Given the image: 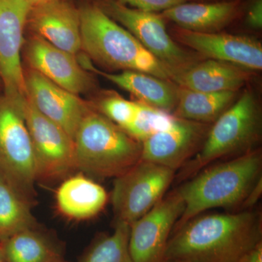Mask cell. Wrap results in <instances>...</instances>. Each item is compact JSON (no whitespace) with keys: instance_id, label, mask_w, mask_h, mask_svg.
I'll use <instances>...</instances> for the list:
<instances>
[{"instance_id":"obj_1","label":"cell","mask_w":262,"mask_h":262,"mask_svg":"<svg viewBox=\"0 0 262 262\" xmlns=\"http://www.w3.org/2000/svg\"><path fill=\"white\" fill-rule=\"evenodd\" d=\"M260 241L261 212L200 214L173 229L165 262H239Z\"/></svg>"},{"instance_id":"obj_2","label":"cell","mask_w":262,"mask_h":262,"mask_svg":"<svg viewBox=\"0 0 262 262\" xmlns=\"http://www.w3.org/2000/svg\"><path fill=\"white\" fill-rule=\"evenodd\" d=\"M261 179L259 148L202 169L177 189L185 207L173 229L212 208L241 211L248 194Z\"/></svg>"},{"instance_id":"obj_3","label":"cell","mask_w":262,"mask_h":262,"mask_svg":"<svg viewBox=\"0 0 262 262\" xmlns=\"http://www.w3.org/2000/svg\"><path fill=\"white\" fill-rule=\"evenodd\" d=\"M79 10L82 50L88 58L108 70L136 71L172 81L170 71L96 3Z\"/></svg>"},{"instance_id":"obj_4","label":"cell","mask_w":262,"mask_h":262,"mask_svg":"<svg viewBox=\"0 0 262 262\" xmlns=\"http://www.w3.org/2000/svg\"><path fill=\"white\" fill-rule=\"evenodd\" d=\"M261 136V105L254 92L246 90L211 124L201 149L179 169L175 179L187 180L216 160L234 158L258 149Z\"/></svg>"},{"instance_id":"obj_5","label":"cell","mask_w":262,"mask_h":262,"mask_svg":"<svg viewBox=\"0 0 262 262\" xmlns=\"http://www.w3.org/2000/svg\"><path fill=\"white\" fill-rule=\"evenodd\" d=\"M74 142L76 168L96 178H116L141 158V143L96 112L86 114Z\"/></svg>"},{"instance_id":"obj_6","label":"cell","mask_w":262,"mask_h":262,"mask_svg":"<svg viewBox=\"0 0 262 262\" xmlns=\"http://www.w3.org/2000/svg\"><path fill=\"white\" fill-rule=\"evenodd\" d=\"M23 107L0 95V175L33 206L37 171Z\"/></svg>"},{"instance_id":"obj_7","label":"cell","mask_w":262,"mask_h":262,"mask_svg":"<svg viewBox=\"0 0 262 262\" xmlns=\"http://www.w3.org/2000/svg\"><path fill=\"white\" fill-rule=\"evenodd\" d=\"M96 3L163 63L173 77L201 61L200 55L189 53L173 40L167 32L166 20L160 13L134 9L115 0H98Z\"/></svg>"},{"instance_id":"obj_8","label":"cell","mask_w":262,"mask_h":262,"mask_svg":"<svg viewBox=\"0 0 262 262\" xmlns=\"http://www.w3.org/2000/svg\"><path fill=\"white\" fill-rule=\"evenodd\" d=\"M172 169L140 160L114 179L111 202L116 222L130 225L166 195L176 178Z\"/></svg>"},{"instance_id":"obj_9","label":"cell","mask_w":262,"mask_h":262,"mask_svg":"<svg viewBox=\"0 0 262 262\" xmlns=\"http://www.w3.org/2000/svg\"><path fill=\"white\" fill-rule=\"evenodd\" d=\"M23 111L32 141L37 182L60 180L77 170L74 139L39 113L27 97Z\"/></svg>"},{"instance_id":"obj_10","label":"cell","mask_w":262,"mask_h":262,"mask_svg":"<svg viewBox=\"0 0 262 262\" xmlns=\"http://www.w3.org/2000/svg\"><path fill=\"white\" fill-rule=\"evenodd\" d=\"M30 9L24 0H0V81L3 95L20 106L27 99L20 52Z\"/></svg>"},{"instance_id":"obj_11","label":"cell","mask_w":262,"mask_h":262,"mask_svg":"<svg viewBox=\"0 0 262 262\" xmlns=\"http://www.w3.org/2000/svg\"><path fill=\"white\" fill-rule=\"evenodd\" d=\"M184 207L176 189L130 224L128 246L134 262H165L169 239Z\"/></svg>"},{"instance_id":"obj_12","label":"cell","mask_w":262,"mask_h":262,"mask_svg":"<svg viewBox=\"0 0 262 262\" xmlns=\"http://www.w3.org/2000/svg\"><path fill=\"white\" fill-rule=\"evenodd\" d=\"M211 125L175 117L170 126L141 143V160L177 171L198 152Z\"/></svg>"},{"instance_id":"obj_13","label":"cell","mask_w":262,"mask_h":262,"mask_svg":"<svg viewBox=\"0 0 262 262\" xmlns=\"http://www.w3.org/2000/svg\"><path fill=\"white\" fill-rule=\"evenodd\" d=\"M173 37L208 59L238 66L248 71L262 69V46L254 38L227 33H202L176 27Z\"/></svg>"},{"instance_id":"obj_14","label":"cell","mask_w":262,"mask_h":262,"mask_svg":"<svg viewBox=\"0 0 262 262\" xmlns=\"http://www.w3.org/2000/svg\"><path fill=\"white\" fill-rule=\"evenodd\" d=\"M25 85L27 97L33 106L75 139L82 119L90 111L84 101L33 70L25 75Z\"/></svg>"},{"instance_id":"obj_15","label":"cell","mask_w":262,"mask_h":262,"mask_svg":"<svg viewBox=\"0 0 262 262\" xmlns=\"http://www.w3.org/2000/svg\"><path fill=\"white\" fill-rule=\"evenodd\" d=\"M27 59L32 70L72 94L88 92L94 80L77 56L55 47L39 36L34 35L27 46Z\"/></svg>"},{"instance_id":"obj_16","label":"cell","mask_w":262,"mask_h":262,"mask_svg":"<svg viewBox=\"0 0 262 262\" xmlns=\"http://www.w3.org/2000/svg\"><path fill=\"white\" fill-rule=\"evenodd\" d=\"M27 26L55 47L75 56L82 51L80 10L69 0H51L32 7Z\"/></svg>"},{"instance_id":"obj_17","label":"cell","mask_w":262,"mask_h":262,"mask_svg":"<svg viewBox=\"0 0 262 262\" xmlns=\"http://www.w3.org/2000/svg\"><path fill=\"white\" fill-rule=\"evenodd\" d=\"M244 0L187 2L162 12L165 20L192 32H220L241 16Z\"/></svg>"},{"instance_id":"obj_18","label":"cell","mask_w":262,"mask_h":262,"mask_svg":"<svg viewBox=\"0 0 262 262\" xmlns=\"http://www.w3.org/2000/svg\"><path fill=\"white\" fill-rule=\"evenodd\" d=\"M84 69L103 76L110 82L130 93L139 102L170 113H173L177 106L179 86L173 81L163 80L136 71L107 73L95 68L91 61L86 63Z\"/></svg>"},{"instance_id":"obj_19","label":"cell","mask_w":262,"mask_h":262,"mask_svg":"<svg viewBox=\"0 0 262 262\" xmlns=\"http://www.w3.org/2000/svg\"><path fill=\"white\" fill-rule=\"evenodd\" d=\"M251 74L238 66L208 59L173 76L172 81L179 87L201 92L238 91L247 83Z\"/></svg>"},{"instance_id":"obj_20","label":"cell","mask_w":262,"mask_h":262,"mask_svg":"<svg viewBox=\"0 0 262 262\" xmlns=\"http://www.w3.org/2000/svg\"><path fill=\"white\" fill-rule=\"evenodd\" d=\"M56 198L62 214L76 220L96 216L108 201L104 188L82 173L66 179L57 189Z\"/></svg>"},{"instance_id":"obj_21","label":"cell","mask_w":262,"mask_h":262,"mask_svg":"<svg viewBox=\"0 0 262 262\" xmlns=\"http://www.w3.org/2000/svg\"><path fill=\"white\" fill-rule=\"evenodd\" d=\"M237 91L207 93L179 87L173 115L179 118L213 124L237 98Z\"/></svg>"},{"instance_id":"obj_22","label":"cell","mask_w":262,"mask_h":262,"mask_svg":"<svg viewBox=\"0 0 262 262\" xmlns=\"http://www.w3.org/2000/svg\"><path fill=\"white\" fill-rule=\"evenodd\" d=\"M2 244L5 262H52L63 258L59 244L37 227L20 231Z\"/></svg>"},{"instance_id":"obj_23","label":"cell","mask_w":262,"mask_h":262,"mask_svg":"<svg viewBox=\"0 0 262 262\" xmlns=\"http://www.w3.org/2000/svg\"><path fill=\"white\" fill-rule=\"evenodd\" d=\"M32 205L0 175V243L20 231L37 227Z\"/></svg>"},{"instance_id":"obj_24","label":"cell","mask_w":262,"mask_h":262,"mask_svg":"<svg viewBox=\"0 0 262 262\" xmlns=\"http://www.w3.org/2000/svg\"><path fill=\"white\" fill-rule=\"evenodd\" d=\"M129 231L130 225L116 222L113 233L95 239L80 262H134L129 251Z\"/></svg>"},{"instance_id":"obj_25","label":"cell","mask_w":262,"mask_h":262,"mask_svg":"<svg viewBox=\"0 0 262 262\" xmlns=\"http://www.w3.org/2000/svg\"><path fill=\"white\" fill-rule=\"evenodd\" d=\"M136 101L137 108L135 117L125 131L140 143L166 129L175 118L172 113Z\"/></svg>"},{"instance_id":"obj_26","label":"cell","mask_w":262,"mask_h":262,"mask_svg":"<svg viewBox=\"0 0 262 262\" xmlns=\"http://www.w3.org/2000/svg\"><path fill=\"white\" fill-rule=\"evenodd\" d=\"M99 108L101 114L125 130L134 120L137 103L121 96H112L101 101Z\"/></svg>"},{"instance_id":"obj_27","label":"cell","mask_w":262,"mask_h":262,"mask_svg":"<svg viewBox=\"0 0 262 262\" xmlns=\"http://www.w3.org/2000/svg\"><path fill=\"white\" fill-rule=\"evenodd\" d=\"M118 3L142 11L160 13L177 5L192 0H115Z\"/></svg>"},{"instance_id":"obj_28","label":"cell","mask_w":262,"mask_h":262,"mask_svg":"<svg viewBox=\"0 0 262 262\" xmlns=\"http://www.w3.org/2000/svg\"><path fill=\"white\" fill-rule=\"evenodd\" d=\"M246 24L250 28L260 30L262 28V0H252L248 6Z\"/></svg>"},{"instance_id":"obj_29","label":"cell","mask_w":262,"mask_h":262,"mask_svg":"<svg viewBox=\"0 0 262 262\" xmlns=\"http://www.w3.org/2000/svg\"><path fill=\"white\" fill-rule=\"evenodd\" d=\"M262 194V179H260L256 185L253 188L252 190L249 193L246 201H245L244 205L242 206L241 211H246L249 210L252 208L255 204L261 198Z\"/></svg>"},{"instance_id":"obj_30","label":"cell","mask_w":262,"mask_h":262,"mask_svg":"<svg viewBox=\"0 0 262 262\" xmlns=\"http://www.w3.org/2000/svg\"><path fill=\"white\" fill-rule=\"evenodd\" d=\"M239 262H262V241L245 253Z\"/></svg>"},{"instance_id":"obj_31","label":"cell","mask_w":262,"mask_h":262,"mask_svg":"<svg viewBox=\"0 0 262 262\" xmlns=\"http://www.w3.org/2000/svg\"><path fill=\"white\" fill-rule=\"evenodd\" d=\"M24 1H25L31 8H32V7L48 3V2L51 1V0H24Z\"/></svg>"},{"instance_id":"obj_32","label":"cell","mask_w":262,"mask_h":262,"mask_svg":"<svg viewBox=\"0 0 262 262\" xmlns=\"http://www.w3.org/2000/svg\"><path fill=\"white\" fill-rule=\"evenodd\" d=\"M0 262H5L4 253H3V244L0 243Z\"/></svg>"},{"instance_id":"obj_33","label":"cell","mask_w":262,"mask_h":262,"mask_svg":"<svg viewBox=\"0 0 262 262\" xmlns=\"http://www.w3.org/2000/svg\"><path fill=\"white\" fill-rule=\"evenodd\" d=\"M192 2H211L219 1V0H192Z\"/></svg>"},{"instance_id":"obj_34","label":"cell","mask_w":262,"mask_h":262,"mask_svg":"<svg viewBox=\"0 0 262 262\" xmlns=\"http://www.w3.org/2000/svg\"><path fill=\"white\" fill-rule=\"evenodd\" d=\"M166 262H187V261H182V260H171V261H168Z\"/></svg>"},{"instance_id":"obj_35","label":"cell","mask_w":262,"mask_h":262,"mask_svg":"<svg viewBox=\"0 0 262 262\" xmlns=\"http://www.w3.org/2000/svg\"><path fill=\"white\" fill-rule=\"evenodd\" d=\"M52 262H68V261H64V260L63 259V258H61V259L56 260V261H53Z\"/></svg>"},{"instance_id":"obj_36","label":"cell","mask_w":262,"mask_h":262,"mask_svg":"<svg viewBox=\"0 0 262 262\" xmlns=\"http://www.w3.org/2000/svg\"><path fill=\"white\" fill-rule=\"evenodd\" d=\"M3 89V85H2L1 81H0V90Z\"/></svg>"}]
</instances>
